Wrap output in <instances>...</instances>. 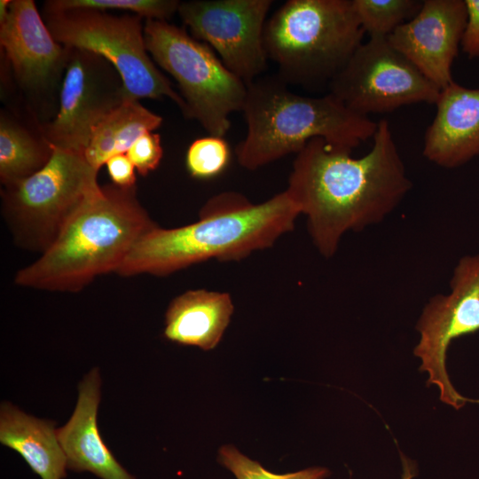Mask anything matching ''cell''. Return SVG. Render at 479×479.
Listing matches in <instances>:
<instances>
[{
    "label": "cell",
    "mask_w": 479,
    "mask_h": 479,
    "mask_svg": "<svg viewBox=\"0 0 479 479\" xmlns=\"http://www.w3.org/2000/svg\"><path fill=\"white\" fill-rule=\"evenodd\" d=\"M467 22L464 0L422 1L419 12L387 38L440 90L451 84Z\"/></svg>",
    "instance_id": "4fadbf2b"
},
{
    "label": "cell",
    "mask_w": 479,
    "mask_h": 479,
    "mask_svg": "<svg viewBox=\"0 0 479 479\" xmlns=\"http://www.w3.org/2000/svg\"><path fill=\"white\" fill-rule=\"evenodd\" d=\"M416 329L420 338L414 355L421 359L420 370L428 373V385L438 387L441 401L457 410L468 401L478 402L456 391L446 371V354L453 340L479 331V253L458 261L450 293L430 297Z\"/></svg>",
    "instance_id": "30bf717a"
},
{
    "label": "cell",
    "mask_w": 479,
    "mask_h": 479,
    "mask_svg": "<svg viewBox=\"0 0 479 479\" xmlns=\"http://www.w3.org/2000/svg\"><path fill=\"white\" fill-rule=\"evenodd\" d=\"M161 123V116L138 101L124 99L94 127L84 156L98 171L111 157L126 153L140 136L155 130Z\"/></svg>",
    "instance_id": "d6986e66"
},
{
    "label": "cell",
    "mask_w": 479,
    "mask_h": 479,
    "mask_svg": "<svg viewBox=\"0 0 479 479\" xmlns=\"http://www.w3.org/2000/svg\"><path fill=\"white\" fill-rule=\"evenodd\" d=\"M106 165L114 185L121 187L135 186L136 169L126 153L116 154L111 157Z\"/></svg>",
    "instance_id": "4316f807"
},
{
    "label": "cell",
    "mask_w": 479,
    "mask_h": 479,
    "mask_svg": "<svg viewBox=\"0 0 479 479\" xmlns=\"http://www.w3.org/2000/svg\"><path fill=\"white\" fill-rule=\"evenodd\" d=\"M352 0H288L266 21L263 45L286 83L329 82L362 43Z\"/></svg>",
    "instance_id": "5b68a950"
},
{
    "label": "cell",
    "mask_w": 479,
    "mask_h": 479,
    "mask_svg": "<svg viewBox=\"0 0 479 479\" xmlns=\"http://www.w3.org/2000/svg\"><path fill=\"white\" fill-rule=\"evenodd\" d=\"M217 460L237 479H326L330 475V471L323 467H307L286 474L272 473L258 461L241 453L233 445L222 446Z\"/></svg>",
    "instance_id": "cb8c5ba5"
},
{
    "label": "cell",
    "mask_w": 479,
    "mask_h": 479,
    "mask_svg": "<svg viewBox=\"0 0 479 479\" xmlns=\"http://www.w3.org/2000/svg\"><path fill=\"white\" fill-rule=\"evenodd\" d=\"M352 4L365 33L370 37H388L419 12L422 1L352 0Z\"/></svg>",
    "instance_id": "44dd1931"
},
{
    "label": "cell",
    "mask_w": 479,
    "mask_h": 479,
    "mask_svg": "<svg viewBox=\"0 0 479 479\" xmlns=\"http://www.w3.org/2000/svg\"><path fill=\"white\" fill-rule=\"evenodd\" d=\"M145 47L154 62L177 82L185 103V115L211 136L231 128V114L242 111L247 84L222 62L207 43L167 20H145Z\"/></svg>",
    "instance_id": "8992f818"
},
{
    "label": "cell",
    "mask_w": 479,
    "mask_h": 479,
    "mask_svg": "<svg viewBox=\"0 0 479 479\" xmlns=\"http://www.w3.org/2000/svg\"><path fill=\"white\" fill-rule=\"evenodd\" d=\"M43 18L54 39L64 47L94 53L111 64L122 79L124 99L169 98L185 114L183 98L146 50L141 16L44 5Z\"/></svg>",
    "instance_id": "52a82bcc"
},
{
    "label": "cell",
    "mask_w": 479,
    "mask_h": 479,
    "mask_svg": "<svg viewBox=\"0 0 479 479\" xmlns=\"http://www.w3.org/2000/svg\"><path fill=\"white\" fill-rule=\"evenodd\" d=\"M11 1L10 0H1L0 1V22L4 20L8 14L10 8Z\"/></svg>",
    "instance_id": "83f0119b"
},
{
    "label": "cell",
    "mask_w": 479,
    "mask_h": 479,
    "mask_svg": "<svg viewBox=\"0 0 479 479\" xmlns=\"http://www.w3.org/2000/svg\"><path fill=\"white\" fill-rule=\"evenodd\" d=\"M179 4L177 0H51L44 5L53 9L122 10L145 20H166L177 12Z\"/></svg>",
    "instance_id": "7402d4cb"
},
{
    "label": "cell",
    "mask_w": 479,
    "mask_h": 479,
    "mask_svg": "<svg viewBox=\"0 0 479 479\" xmlns=\"http://www.w3.org/2000/svg\"><path fill=\"white\" fill-rule=\"evenodd\" d=\"M0 442L17 452L41 479L67 477L55 422L28 415L9 402L0 407Z\"/></svg>",
    "instance_id": "ac0fdd59"
},
{
    "label": "cell",
    "mask_w": 479,
    "mask_h": 479,
    "mask_svg": "<svg viewBox=\"0 0 479 479\" xmlns=\"http://www.w3.org/2000/svg\"><path fill=\"white\" fill-rule=\"evenodd\" d=\"M0 43L27 87H43L66 66L68 49L52 36L33 0L11 1L0 22Z\"/></svg>",
    "instance_id": "5bb4252c"
},
{
    "label": "cell",
    "mask_w": 479,
    "mask_h": 479,
    "mask_svg": "<svg viewBox=\"0 0 479 479\" xmlns=\"http://www.w3.org/2000/svg\"><path fill=\"white\" fill-rule=\"evenodd\" d=\"M329 93L359 114L436 103L441 90L395 49L387 37H370L328 84Z\"/></svg>",
    "instance_id": "9c48e42d"
},
{
    "label": "cell",
    "mask_w": 479,
    "mask_h": 479,
    "mask_svg": "<svg viewBox=\"0 0 479 479\" xmlns=\"http://www.w3.org/2000/svg\"><path fill=\"white\" fill-rule=\"evenodd\" d=\"M436 106L424 136V157L439 167L454 169L478 156L479 89L452 82L441 90Z\"/></svg>",
    "instance_id": "9a60e30c"
},
{
    "label": "cell",
    "mask_w": 479,
    "mask_h": 479,
    "mask_svg": "<svg viewBox=\"0 0 479 479\" xmlns=\"http://www.w3.org/2000/svg\"><path fill=\"white\" fill-rule=\"evenodd\" d=\"M278 75L247 84L242 112L247 134L235 147L238 163L255 170L313 138L353 150L373 137L378 122L348 108L333 94L308 97L290 90Z\"/></svg>",
    "instance_id": "277c9868"
},
{
    "label": "cell",
    "mask_w": 479,
    "mask_h": 479,
    "mask_svg": "<svg viewBox=\"0 0 479 479\" xmlns=\"http://www.w3.org/2000/svg\"><path fill=\"white\" fill-rule=\"evenodd\" d=\"M155 225L138 201L136 186H101L14 281L40 290L80 291L98 276L115 272L137 240Z\"/></svg>",
    "instance_id": "3957f363"
},
{
    "label": "cell",
    "mask_w": 479,
    "mask_h": 479,
    "mask_svg": "<svg viewBox=\"0 0 479 479\" xmlns=\"http://www.w3.org/2000/svg\"><path fill=\"white\" fill-rule=\"evenodd\" d=\"M232 312L229 294L188 290L169 303L164 336L179 344L212 349L219 343Z\"/></svg>",
    "instance_id": "e0dca14e"
},
{
    "label": "cell",
    "mask_w": 479,
    "mask_h": 479,
    "mask_svg": "<svg viewBox=\"0 0 479 479\" xmlns=\"http://www.w3.org/2000/svg\"><path fill=\"white\" fill-rule=\"evenodd\" d=\"M467 9V22L460 46L469 57H479V0H464Z\"/></svg>",
    "instance_id": "484cf974"
},
{
    "label": "cell",
    "mask_w": 479,
    "mask_h": 479,
    "mask_svg": "<svg viewBox=\"0 0 479 479\" xmlns=\"http://www.w3.org/2000/svg\"><path fill=\"white\" fill-rule=\"evenodd\" d=\"M231 161V149L222 137L195 139L188 147L185 165L188 173L197 179H211L221 175Z\"/></svg>",
    "instance_id": "603a6c76"
},
{
    "label": "cell",
    "mask_w": 479,
    "mask_h": 479,
    "mask_svg": "<svg viewBox=\"0 0 479 479\" xmlns=\"http://www.w3.org/2000/svg\"><path fill=\"white\" fill-rule=\"evenodd\" d=\"M414 476L412 468L409 466L406 460L403 459V475L402 479H412Z\"/></svg>",
    "instance_id": "f1b7e54d"
},
{
    "label": "cell",
    "mask_w": 479,
    "mask_h": 479,
    "mask_svg": "<svg viewBox=\"0 0 479 479\" xmlns=\"http://www.w3.org/2000/svg\"><path fill=\"white\" fill-rule=\"evenodd\" d=\"M51 154L52 148L43 138L37 139L20 125L1 117L0 179L4 187L40 170Z\"/></svg>",
    "instance_id": "ffe728a7"
},
{
    "label": "cell",
    "mask_w": 479,
    "mask_h": 479,
    "mask_svg": "<svg viewBox=\"0 0 479 479\" xmlns=\"http://www.w3.org/2000/svg\"><path fill=\"white\" fill-rule=\"evenodd\" d=\"M101 379L98 368L90 371L78 385V399L68 421L57 428L67 469L90 472L100 479H136L105 444L97 422Z\"/></svg>",
    "instance_id": "2e32d148"
},
{
    "label": "cell",
    "mask_w": 479,
    "mask_h": 479,
    "mask_svg": "<svg viewBox=\"0 0 479 479\" xmlns=\"http://www.w3.org/2000/svg\"><path fill=\"white\" fill-rule=\"evenodd\" d=\"M300 214L286 190L259 204L239 192H222L204 204L197 222L173 229L155 225L146 232L115 273L166 276L212 258L240 261L271 247L294 229Z\"/></svg>",
    "instance_id": "7a4b0ae2"
},
{
    "label": "cell",
    "mask_w": 479,
    "mask_h": 479,
    "mask_svg": "<svg viewBox=\"0 0 479 479\" xmlns=\"http://www.w3.org/2000/svg\"><path fill=\"white\" fill-rule=\"evenodd\" d=\"M98 170L84 153L52 148L46 165L6 186L4 217L20 246L43 254L79 208L99 189Z\"/></svg>",
    "instance_id": "ba28073f"
},
{
    "label": "cell",
    "mask_w": 479,
    "mask_h": 479,
    "mask_svg": "<svg viewBox=\"0 0 479 479\" xmlns=\"http://www.w3.org/2000/svg\"><path fill=\"white\" fill-rule=\"evenodd\" d=\"M139 175L145 177L158 168L163 150L161 136L149 131L140 136L126 153Z\"/></svg>",
    "instance_id": "d4e9b609"
},
{
    "label": "cell",
    "mask_w": 479,
    "mask_h": 479,
    "mask_svg": "<svg viewBox=\"0 0 479 479\" xmlns=\"http://www.w3.org/2000/svg\"><path fill=\"white\" fill-rule=\"evenodd\" d=\"M272 0H193L177 12L191 35L209 45L248 84L267 68L263 30Z\"/></svg>",
    "instance_id": "8fae6325"
},
{
    "label": "cell",
    "mask_w": 479,
    "mask_h": 479,
    "mask_svg": "<svg viewBox=\"0 0 479 479\" xmlns=\"http://www.w3.org/2000/svg\"><path fill=\"white\" fill-rule=\"evenodd\" d=\"M371 150H351L313 138L296 154L286 191L307 216L309 234L324 257H332L342 236L382 222L412 184L389 123L381 120Z\"/></svg>",
    "instance_id": "6da1fadb"
},
{
    "label": "cell",
    "mask_w": 479,
    "mask_h": 479,
    "mask_svg": "<svg viewBox=\"0 0 479 479\" xmlns=\"http://www.w3.org/2000/svg\"><path fill=\"white\" fill-rule=\"evenodd\" d=\"M123 100L122 79L111 64L94 53L68 49L59 109L42 137L51 148L84 153L94 127Z\"/></svg>",
    "instance_id": "7c38bea8"
}]
</instances>
